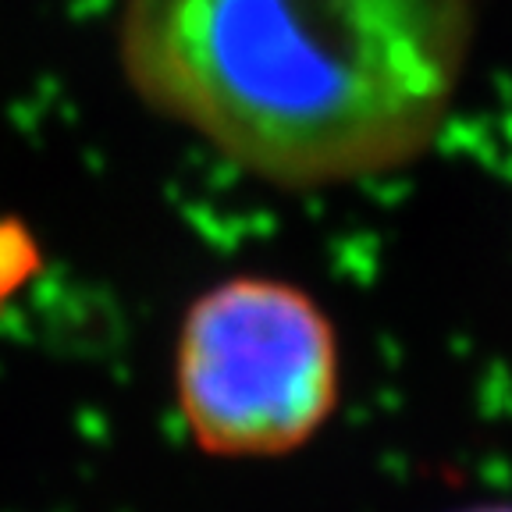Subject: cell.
<instances>
[{
    "label": "cell",
    "mask_w": 512,
    "mask_h": 512,
    "mask_svg": "<svg viewBox=\"0 0 512 512\" xmlns=\"http://www.w3.org/2000/svg\"><path fill=\"white\" fill-rule=\"evenodd\" d=\"M463 512H512V505H473V509H463Z\"/></svg>",
    "instance_id": "cell-3"
},
{
    "label": "cell",
    "mask_w": 512,
    "mask_h": 512,
    "mask_svg": "<svg viewBox=\"0 0 512 512\" xmlns=\"http://www.w3.org/2000/svg\"><path fill=\"white\" fill-rule=\"evenodd\" d=\"M175 395L185 431L207 456L296 452L338 406L335 324L292 281H217L185 310Z\"/></svg>",
    "instance_id": "cell-2"
},
{
    "label": "cell",
    "mask_w": 512,
    "mask_h": 512,
    "mask_svg": "<svg viewBox=\"0 0 512 512\" xmlns=\"http://www.w3.org/2000/svg\"><path fill=\"white\" fill-rule=\"evenodd\" d=\"M477 32L473 0H118L128 89L235 168L328 189L438 139Z\"/></svg>",
    "instance_id": "cell-1"
}]
</instances>
